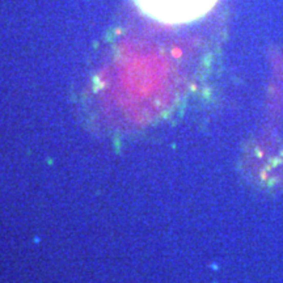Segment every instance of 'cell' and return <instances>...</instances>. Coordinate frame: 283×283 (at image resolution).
I'll return each mask as SVG.
<instances>
[{
	"mask_svg": "<svg viewBox=\"0 0 283 283\" xmlns=\"http://www.w3.org/2000/svg\"><path fill=\"white\" fill-rule=\"evenodd\" d=\"M219 0H134L142 13L166 25H182L210 13Z\"/></svg>",
	"mask_w": 283,
	"mask_h": 283,
	"instance_id": "obj_1",
	"label": "cell"
}]
</instances>
